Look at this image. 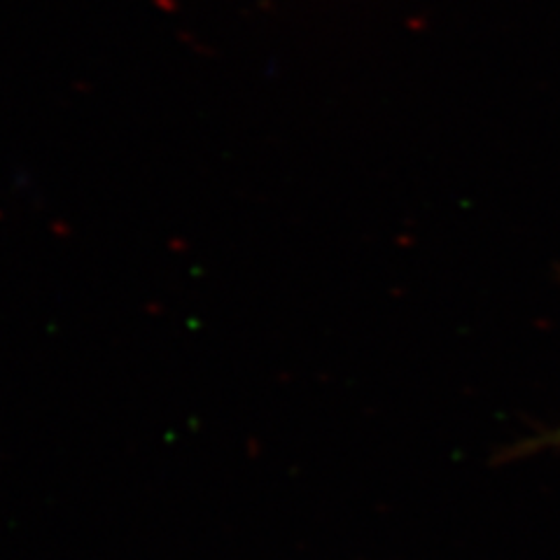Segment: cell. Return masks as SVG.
Here are the masks:
<instances>
[{"label": "cell", "instance_id": "6da1fadb", "mask_svg": "<svg viewBox=\"0 0 560 560\" xmlns=\"http://www.w3.org/2000/svg\"><path fill=\"white\" fill-rule=\"evenodd\" d=\"M556 446V444H560V430L558 432H553V434H549V436H545V440H539V442H535V446Z\"/></svg>", "mask_w": 560, "mask_h": 560}]
</instances>
